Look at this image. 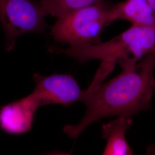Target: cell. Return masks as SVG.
Returning a JSON list of instances; mask_svg holds the SVG:
<instances>
[{
  "mask_svg": "<svg viewBox=\"0 0 155 155\" xmlns=\"http://www.w3.org/2000/svg\"><path fill=\"white\" fill-rule=\"evenodd\" d=\"M107 2L86 6L58 18L51 35L57 42L78 47L101 42V34L107 26Z\"/></svg>",
  "mask_w": 155,
  "mask_h": 155,
  "instance_id": "3957f363",
  "label": "cell"
},
{
  "mask_svg": "<svg viewBox=\"0 0 155 155\" xmlns=\"http://www.w3.org/2000/svg\"><path fill=\"white\" fill-rule=\"evenodd\" d=\"M150 2V5L152 6V8L155 12V0H148Z\"/></svg>",
  "mask_w": 155,
  "mask_h": 155,
  "instance_id": "8fae6325",
  "label": "cell"
},
{
  "mask_svg": "<svg viewBox=\"0 0 155 155\" xmlns=\"http://www.w3.org/2000/svg\"><path fill=\"white\" fill-rule=\"evenodd\" d=\"M147 155H155V144H150L146 150Z\"/></svg>",
  "mask_w": 155,
  "mask_h": 155,
  "instance_id": "30bf717a",
  "label": "cell"
},
{
  "mask_svg": "<svg viewBox=\"0 0 155 155\" xmlns=\"http://www.w3.org/2000/svg\"><path fill=\"white\" fill-rule=\"evenodd\" d=\"M40 106V101L32 93L2 106L0 108V129L12 135L27 132L31 129L35 113Z\"/></svg>",
  "mask_w": 155,
  "mask_h": 155,
  "instance_id": "8992f818",
  "label": "cell"
},
{
  "mask_svg": "<svg viewBox=\"0 0 155 155\" xmlns=\"http://www.w3.org/2000/svg\"><path fill=\"white\" fill-rule=\"evenodd\" d=\"M155 52L143 57L134 67L123 69L117 77L104 84L86 90L83 103L85 114L77 125H67L63 131L77 139L83 131L101 119L112 116L133 117L150 109L155 89Z\"/></svg>",
  "mask_w": 155,
  "mask_h": 155,
  "instance_id": "6da1fadb",
  "label": "cell"
},
{
  "mask_svg": "<svg viewBox=\"0 0 155 155\" xmlns=\"http://www.w3.org/2000/svg\"><path fill=\"white\" fill-rule=\"evenodd\" d=\"M40 2L34 0H0V23L5 35V50L14 48L23 35L45 33L48 27Z\"/></svg>",
  "mask_w": 155,
  "mask_h": 155,
  "instance_id": "277c9868",
  "label": "cell"
},
{
  "mask_svg": "<svg viewBox=\"0 0 155 155\" xmlns=\"http://www.w3.org/2000/svg\"><path fill=\"white\" fill-rule=\"evenodd\" d=\"M133 117L121 116L104 124L102 127L103 138L106 141L104 155H132L133 150L128 144L125 134L131 127Z\"/></svg>",
  "mask_w": 155,
  "mask_h": 155,
  "instance_id": "ba28073f",
  "label": "cell"
},
{
  "mask_svg": "<svg viewBox=\"0 0 155 155\" xmlns=\"http://www.w3.org/2000/svg\"><path fill=\"white\" fill-rule=\"evenodd\" d=\"M45 16L59 18L69 12L86 6L106 3V0H40Z\"/></svg>",
  "mask_w": 155,
  "mask_h": 155,
  "instance_id": "9c48e42d",
  "label": "cell"
},
{
  "mask_svg": "<svg viewBox=\"0 0 155 155\" xmlns=\"http://www.w3.org/2000/svg\"><path fill=\"white\" fill-rule=\"evenodd\" d=\"M33 79L36 85L32 93L38 97L41 106H68L77 102H82L86 94V90L81 89L77 81L70 75L42 76L35 74Z\"/></svg>",
  "mask_w": 155,
  "mask_h": 155,
  "instance_id": "5b68a950",
  "label": "cell"
},
{
  "mask_svg": "<svg viewBox=\"0 0 155 155\" xmlns=\"http://www.w3.org/2000/svg\"><path fill=\"white\" fill-rule=\"evenodd\" d=\"M127 20L132 25L141 27H155V12L148 0H125L109 5L107 21Z\"/></svg>",
  "mask_w": 155,
  "mask_h": 155,
  "instance_id": "52a82bcc",
  "label": "cell"
},
{
  "mask_svg": "<svg viewBox=\"0 0 155 155\" xmlns=\"http://www.w3.org/2000/svg\"><path fill=\"white\" fill-rule=\"evenodd\" d=\"M49 51L74 58L80 62L101 60L122 69L134 67L143 57L155 52V27L133 25L104 43L89 44L67 49L50 47Z\"/></svg>",
  "mask_w": 155,
  "mask_h": 155,
  "instance_id": "7a4b0ae2",
  "label": "cell"
}]
</instances>
